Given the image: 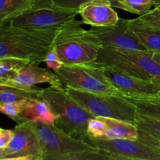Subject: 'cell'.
<instances>
[{"label": "cell", "mask_w": 160, "mask_h": 160, "mask_svg": "<svg viewBox=\"0 0 160 160\" xmlns=\"http://www.w3.org/2000/svg\"><path fill=\"white\" fill-rule=\"evenodd\" d=\"M59 31H35L6 23L0 28V59L14 57L36 64L44 62Z\"/></svg>", "instance_id": "obj_1"}, {"label": "cell", "mask_w": 160, "mask_h": 160, "mask_svg": "<svg viewBox=\"0 0 160 160\" xmlns=\"http://www.w3.org/2000/svg\"><path fill=\"white\" fill-rule=\"evenodd\" d=\"M40 98L48 103L56 116L54 125L69 135L85 142L89 137L88 123L94 116L70 97L64 88H41Z\"/></svg>", "instance_id": "obj_2"}, {"label": "cell", "mask_w": 160, "mask_h": 160, "mask_svg": "<svg viewBox=\"0 0 160 160\" xmlns=\"http://www.w3.org/2000/svg\"><path fill=\"white\" fill-rule=\"evenodd\" d=\"M82 20L60 30L53 47L63 65H85L97 59L102 45L88 31L81 28Z\"/></svg>", "instance_id": "obj_3"}, {"label": "cell", "mask_w": 160, "mask_h": 160, "mask_svg": "<svg viewBox=\"0 0 160 160\" xmlns=\"http://www.w3.org/2000/svg\"><path fill=\"white\" fill-rule=\"evenodd\" d=\"M88 64L113 67L124 73L145 80L160 75V65L147 50L126 49L102 46L97 59Z\"/></svg>", "instance_id": "obj_4"}, {"label": "cell", "mask_w": 160, "mask_h": 160, "mask_svg": "<svg viewBox=\"0 0 160 160\" xmlns=\"http://www.w3.org/2000/svg\"><path fill=\"white\" fill-rule=\"evenodd\" d=\"M65 91L95 117L115 118L134 124L139 115L136 106L122 95L91 93L67 86Z\"/></svg>", "instance_id": "obj_5"}, {"label": "cell", "mask_w": 160, "mask_h": 160, "mask_svg": "<svg viewBox=\"0 0 160 160\" xmlns=\"http://www.w3.org/2000/svg\"><path fill=\"white\" fill-rule=\"evenodd\" d=\"M78 14V10L54 6L52 0H36L32 7L14 17L9 23L25 29L59 31L77 23Z\"/></svg>", "instance_id": "obj_6"}, {"label": "cell", "mask_w": 160, "mask_h": 160, "mask_svg": "<svg viewBox=\"0 0 160 160\" xmlns=\"http://www.w3.org/2000/svg\"><path fill=\"white\" fill-rule=\"evenodd\" d=\"M23 123L31 128L37 136L42 147L43 160H59L65 155L96 148L69 135L55 125L31 121Z\"/></svg>", "instance_id": "obj_7"}, {"label": "cell", "mask_w": 160, "mask_h": 160, "mask_svg": "<svg viewBox=\"0 0 160 160\" xmlns=\"http://www.w3.org/2000/svg\"><path fill=\"white\" fill-rule=\"evenodd\" d=\"M64 86L95 94L121 95L101 73L88 65H63L53 70Z\"/></svg>", "instance_id": "obj_8"}, {"label": "cell", "mask_w": 160, "mask_h": 160, "mask_svg": "<svg viewBox=\"0 0 160 160\" xmlns=\"http://www.w3.org/2000/svg\"><path fill=\"white\" fill-rule=\"evenodd\" d=\"M85 142L109 155L112 160H160V151L140 140L95 138Z\"/></svg>", "instance_id": "obj_9"}, {"label": "cell", "mask_w": 160, "mask_h": 160, "mask_svg": "<svg viewBox=\"0 0 160 160\" xmlns=\"http://www.w3.org/2000/svg\"><path fill=\"white\" fill-rule=\"evenodd\" d=\"M101 73L122 95L131 98L157 96V92L151 80L137 78L113 67L85 64Z\"/></svg>", "instance_id": "obj_10"}, {"label": "cell", "mask_w": 160, "mask_h": 160, "mask_svg": "<svg viewBox=\"0 0 160 160\" xmlns=\"http://www.w3.org/2000/svg\"><path fill=\"white\" fill-rule=\"evenodd\" d=\"M12 131V139L2 148L0 159L43 160L40 142L31 128L21 123L17 124Z\"/></svg>", "instance_id": "obj_11"}, {"label": "cell", "mask_w": 160, "mask_h": 160, "mask_svg": "<svg viewBox=\"0 0 160 160\" xmlns=\"http://www.w3.org/2000/svg\"><path fill=\"white\" fill-rule=\"evenodd\" d=\"M89 31L98 39L102 46L146 50L138 36L131 30L129 20L127 19L120 18L115 24L109 26L91 27Z\"/></svg>", "instance_id": "obj_12"}, {"label": "cell", "mask_w": 160, "mask_h": 160, "mask_svg": "<svg viewBox=\"0 0 160 160\" xmlns=\"http://www.w3.org/2000/svg\"><path fill=\"white\" fill-rule=\"evenodd\" d=\"M38 64L29 62L17 70L4 82L6 85L17 88H31L38 84L47 83L50 86L64 88L63 83L53 70L39 67Z\"/></svg>", "instance_id": "obj_13"}, {"label": "cell", "mask_w": 160, "mask_h": 160, "mask_svg": "<svg viewBox=\"0 0 160 160\" xmlns=\"http://www.w3.org/2000/svg\"><path fill=\"white\" fill-rule=\"evenodd\" d=\"M109 0H92L81 5L78 12L81 20L91 27H102L115 24L119 20L118 14Z\"/></svg>", "instance_id": "obj_14"}, {"label": "cell", "mask_w": 160, "mask_h": 160, "mask_svg": "<svg viewBox=\"0 0 160 160\" xmlns=\"http://www.w3.org/2000/svg\"><path fill=\"white\" fill-rule=\"evenodd\" d=\"M56 119V116L48 103L42 98H36L30 100L21 113L13 120L17 124L31 121L54 125Z\"/></svg>", "instance_id": "obj_15"}, {"label": "cell", "mask_w": 160, "mask_h": 160, "mask_svg": "<svg viewBox=\"0 0 160 160\" xmlns=\"http://www.w3.org/2000/svg\"><path fill=\"white\" fill-rule=\"evenodd\" d=\"M100 117L106 124L104 138L130 140L138 139V130L134 123L115 118Z\"/></svg>", "instance_id": "obj_16"}, {"label": "cell", "mask_w": 160, "mask_h": 160, "mask_svg": "<svg viewBox=\"0 0 160 160\" xmlns=\"http://www.w3.org/2000/svg\"><path fill=\"white\" fill-rule=\"evenodd\" d=\"M36 0H0V28L32 7Z\"/></svg>", "instance_id": "obj_17"}, {"label": "cell", "mask_w": 160, "mask_h": 160, "mask_svg": "<svg viewBox=\"0 0 160 160\" xmlns=\"http://www.w3.org/2000/svg\"><path fill=\"white\" fill-rule=\"evenodd\" d=\"M40 89L38 87L31 88H17L10 87L7 89L0 91V103H12L23 100H31L40 98L39 92Z\"/></svg>", "instance_id": "obj_18"}, {"label": "cell", "mask_w": 160, "mask_h": 160, "mask_svg": "<svg viewBox=\"0 0 160 160\" xmlns=\"http://www.w3.org/2000/svg\"><path fill=\"white\" fill-rule=\"evenodd\" d=\"M130 27L146 50L151 52H160V31L138 26L131 23H130Z\"/></svg>", "instance_id": "obj_19"}, {"label": "cell", "mask_w": 160, "mask_h": 160, "mask_svg": "<svg viewBox=\"0 0 160 160\" xmlns=\"http://www.w3.org/2000/svg\"><path fill=\"white\" fill-rule=\"evenodd\" d=\"M137 108L139 113L160 119V98L150 96L145 98H131L126 97Z\"/></svg>", "instance_id": "obj_20"}, {"label": "cell", "mask_w": 160, "mask_h": 160, "mask_svg": "<svg viewBox=\"0 0 160 160\" xmlns=\"http://www.w3.org/2000/svg\"><path fill=\"white\" fill-rule=\"evenodd\" d=\"M138 129L160 142V119L139 113L135 123Z\"/></svg>", "instance_id": "obj_21"}, {"label": "cell", "mask_w": 160, "mask_h": 160, "mask_svg": "<svg viewBox=\"0 0 160 160\" xmlns=\"http://www.w3.org/2000/svg\"><path fill=\"white\" fill-rule=\"evenodd\" d=\"M29 62L28 60L18 59V58H1L0 59V81H2L4 84L5 81L11 78L17 70L21 69Z\"/></svg>", "instance_id": "obj_22"}, {"label": "cell", "mask_w": 160, "mask_h": 160, "mask_svg": "<svg viewBox=\"0 0 160 160\" xmlns=\"http://www.w3.org/2000/svg\"><path fill=\"white\" fill-rule=\"evenodd\" d=\"M130 23L160 31V7H154L146 13L130 20Z\"/></svg>", "instance_id": "obj_23"}, {"label": "cell", "mask_w": 160, "mask_h": 160, "mask_svg": "<svg viewBox=\"0 0 160 160\" xmlns=\"http://www.w3.org/2000/svg\"><path fill=\"white\" fill-rule=\"evenodd\" d=\"M120 9L141 16L151 10L153 0H117Z\"/></svg>", "instance_id": "obj_24"}, {"label": "cell", "mask_w": 160, "mask_h": 160, "mask_svg": "<svg viewBox=\"0 0 160 160\" xmlns=\"http://www.w3.org/2000/svg\"><path fill=\"white\" fill-rule=\"evenodd\" d=\"M29 101L30 100H23L12 103H6V104L0 103V112L13 120L21 113Z\"/></svg>", "instance_id": "obj_25"}, {"label": "cell", "mask_w": 160, "mask_h": 160, "mask_svg": "<svg viewBox=\"0 0 160 160\" xmlns=\"http://www.w3.org/2000/svg\"><path fill=\"white\" fill-rule=\"evenodd\" d=\"M106 124L100 117L91 119L88 123V132L90 137L95 138H104Z\"/></svg>", "instance_id": "obj_26"}, {"label": "cell", "mask_w": 160, "mask_h": 160, "mask_svg": "<svg viewBox=\"0 0 160 160\" xmlns=\"http://www.w3.org/2000/svg\"><path fill=\"white\" fill-rule=\"evenodd\" d=\"M89 1H92V0H52V2L54 6H58V7L71 9V10H78L81 5ZM109 1L112 2L113 7L120 9V5L117 2V0H109Z\"/></svg>", "instance_id": "obj_27"}, {"label": "cell", "mask_w": 160, "mask_h": 160, "mask_svg": "<svg viewBox=\"0 0 160 160\" xmlns=\"http://www.w3.org/2000/svg\"><path fill=\"white\" fill-rule=\"evenodd\" d=\"M44 62L46 64L47 68L52 70H59L63 66V63L61 61L60 58H59L58 53L56 52L54 47H52V48L50 49L48 52L47 53Z\"/></svg>", "instance_id": "obj_28"}, {"label": "cell", "mask_w": 160, "mask_h": 160, "mask_svg": "<svg viewBox=\"0 0 160 160\" xmlns=\"http://www.w3.org/2000/svg\"><path fill=\"white\" fill-rule=\"evenodd\" d=\"M13 135L12 130L2 129L0 131V148H5Z\"/></svg>", "instance_id": "obj_29"}, {"label": "cell", "mask_w": 160, "mask_h": 160, "mask_svg": "<svg viewBox=\"0 0 160 160\" xmlns=\"http://www.w3.org/2000/svg\"><path fill=\"white\" fill-rule=\"evenodd\" d=\"M151 81L152 82L156 92H157V96L160 98V75L155 76L151 79Z\"/></svg>", "instance_id": "obj_30"}, {"label": "cell", "mask_w": 160, "mask_h": 160, "mask_svg": "<svg viewBox=\"0 0 160 160\" xmlns=\"http://www.w3.org/2000/svg\"><path fill=\"white\" fill-rule=\"evenodd\" d=\"M152 58L157 63H159L160 65V52H152Z\"/></svg>", "instance_id": "obj_31"}, {"label": "cell", "mask_w": 160, "mask_h": 160, "mask_svg": "<svg viewBox=\"0 0 160 160\" xmlns=\"http://www.w3.org/2000/svg\"><path fill=\"white\" fill-rule=\"evenodd\" d=\"M10 88V86L6 85V84H3L2 81H0V91L4 90V89H7V88Z\"/></svg>", "instance_id": "obj_32"}, {"label": "cell", "mask_w": 160, "mask_h": 160, "mask_svg": "<svg viewBox=\"0 0 160 160\" xmlns=\"http://www.w3.org/2000/svg\"><path fill=\"white\" fill-rule=\"evenodd\" d=\"M153 6L160 7V0H153Z\"/></svg>", "instance_id": "obj_33"}, {"label": "cell", "mask_w": 160, "mask_h": 160, "mask_svg": "<svg viewBox=\"0 0 160 160\" xmlns=\"http://www.w3.org/2000/svg\"><path fill=\"white\" fill-rule=\"evenodd\" d=\"M2 152V148H0V156H1Z\"/></svg>", "instance_id": "obj_34"}, {"label": "cell", "mask_w": 160, "mask_h": 160, "mask_svg": "<svg viewBox=\"0 0 160 160\" xmlns=\"http://www.w3.org/2000/svg\"><path fill=\"white\" fill-rule=\"evenodd\" d=\"M158 150H159V151H160V145L159 146V148H158Z\"/></svg>", "instance_id": "obj_35"}, {"label": "cell", "mask_w": 160, "mask_h": 160, "mask_svg": "<svg viewBox=\"0 0 160 160\" xmlns=\"http://www.w3.org/2000/svg\"><path fill=\"white\" fill-rule=\"evenodd\" d=\"M1 130H2V128H0V131H1Z\"/></svg>", "instance_id": "obj_36"}]
</instances>
